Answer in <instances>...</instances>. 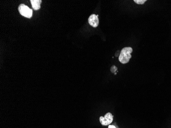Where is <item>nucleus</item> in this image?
<instances>
[{
	"label": "nucleus",
	"mask_w": 171,
	"mask_h": 128,
	"mask_svg": "<svg viewBox=\"0 0 171 128\" xmlns=\"http://www.w3.org/2000/svg\"><path fill=\"white\" fill-rule=\"evenodd\" d=\"M132 52L133 49L130 47H125L122 49L118 57L119 61L123 64L128 63L131 58L132 56L131 54Z\"/></svg>",
	"instance_id": "f257e3e1"
},
{
	"label": "nucleus",
	"mask_w": 171,
	"mask_h": 128,
	"mask_svg": "<svg viewBox=\"0 0 171 128\" xmlns=\"http://www.w3.org/2000/svg\"><path fill=\"white\" fill-rule=\"evenodd\" d=\"M18 10L20 14L24 17L30 19L33 17V10L31 9L30 8L25 5V4H20L18 8Z\"/></svg>",
	"instance_id": "f03ea898"
},
{
	"label": "nucleus",
	"mask_w": 171,
	"mask_h": 128,
	"mask_svg": "<svg viewBox=\"0 0 171 128\" xmlns=\"http://www.w3.org/2000/svg\"><path fill=\"white\" fill-rule=\"evenodd\" d=\"M113 120V116L111 113L109 112L105 115V116L99 117V121L103 126H108L112 123Z\"/></svg>",
	"instance_id": "7ed1b4c3"
},
{
	"label": "nucleus",
	"mask_w": 171,
	"mask_h": 128,
	"mask_svg": "<svg viewBox=\"0 0 171 128\" xmlns=\"http://www.w3.org/2000/svg\"><path fill=\"white\" fill-rule=\"evenodd\" d=\"M98 17L99 15H96L95 14H92L90 16L88 19V22L92 27L96 28L99 26V20Z\"/></svg>",
	"instance_id": "20e7f679"
},
{
	"label": "nucleus",
	"mask_w": 171,
	"mask_h": 128,
	"mask_svg": "<svg viewBox=\"0 0 171 128\" xmlns=\"http://www.w3.org/2000/svg\"><path fill=\"white\" fill-rule=\"evenodd\" d=\"M42 2L41 0H31V4L33 9L35 10H38L40 9Z\"/></svg>",
	"instance_id": "39448f33"
},
{
	"label": "nucleus",
	"mask_w": 171,
	"mask_h": 128,
	"mask_svg": "<svg viewBox=\"0 0 171 128\" xmlns=\"http://www.w3.org/2000/svg\"><path fill=\"white\" fill-rule=\"evenodd\" d=\"M134 2L137 4H143L146 2V0H134Z\"/></svg>",
	"instance_id": "423d86ee"
},
{
	"label": "nucleus",
	"mask_w": 171,
	"mask_h": 128,
	"mask_svg": "<svg viewBox=\"0 0 171 128\" xmlns=\"http://www.w3.org/2000/svg\"><path fill=\"white\" fill-rule=\"evenodd\" d=\"M111 72H112V73H114L117 70V67H116V66H113L111 67Z\"/></svg>",
	"instance_id": "0eeeda50"
},
{
	"label": "nucleus",
	"mask_w": 171,
	"mask_h": 128,
	"mask_svg": "<svg viewBox=\"0 0 171 128\" xmlns=\"http://www.w3.org/2000/svg\"><path fill=\"white\" fill-rule=\"evenodd\" d=\"M108 128H116L113 125H109Z\"/></svg>",
	"instance_id": "6e6552de"
}]
</instances>
